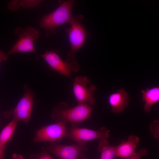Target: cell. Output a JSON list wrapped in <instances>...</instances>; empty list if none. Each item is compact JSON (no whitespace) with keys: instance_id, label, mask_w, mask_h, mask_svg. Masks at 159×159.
I'll list each match as a JSON object with an SVG mask.
<instances>
[{"instance_id":"4","label":"cell","mask_w":159,"mask_h":159,"mask_svg":"<svg viewBox=\"0 0 159 159\" xmlns=\"http://www.w3.org/2000/svg\"><path fill=\"white\" fill-rule=\"evenodd\" d=\"M15 33L19 35V37L6 54L8 57L17 53H36L34 42L37 40L40 34L37 30L32 27H28L25 29L18 27L15 29Z\"/></svg>"},{"instance_id":"1","label":"cell","mask_w":159,"mask_h":159,"mask_svg":"<svg viewBox=\"0 0 159 159\" xmlns=\"http://www.w3.org/2000/svg\"><path fill=\"white\" fill-rule=\"evenodd\" d=\"M93 107L87 103L78 104L70 108L65 102H61L54 106L52 110L51 117L57 122H69L71 127H78L82 122L87 119L91 115Z\"/></svg>"},{"instance_id":"18","label":"cell","mask_w":159,"mask_h":159,"mask_svg":"<svg viewBox=\"0 0 159 159\" xmlns=\"http://www.w3.org/2000/svg\"><path fill=\"white\" fill-rule=\"evenodd\" d=\"M159 120H155L152 122L150 125V130L153 135L155 138L158 139L159 138Z\"/></svg>"},{"instance_id":"12","label":"cell","mask_w":159,"mask_h":159,"mask_svg":"<svg viewBox=\"0 0 159 159\" xmlns=\"http://www.w3.org/2000/svg\"><path fill=\"white\" fill-rule=\"evenodd\" d=\"M129 98L128 93L121 89L110 95L108 101L113 113L119 114L123 111L126 107Z\"/></svg>"},{"instance_id":"16","label":"cell","mask_w":159,"mask_h":159,"mask_svg":"<svg viewBox=\"0 0 159 159\" xmlns=\"http://www.w3.org/2000/svg\"><path fill=\"white\" fill-rule=\"evenodd\" d=\"M20 7L24 9L34 8L39 4L42 1L39 0H18Z\"/></svg>"},{"instance_id":"21","label":"cell","mask_w":159,"mask_h":159,"mask_svg":"<svg viewBox=\"0 0 159 159\" xmlns=\"http://www.w3.org/2000/svg\"><path fill=\"white\" fill-rule=\"evenodd\" d=\"M6 146H4L0 143V159H4V150Z\"/></svg>"},{"instance_id":"8","label":"cell","mask_w":159,"mask_h":159,"mask_svg":"<svg viewBox=\"0 0 159 159\" xmlns=\"http://www.w3.org/2000/svg\"><path fill=\"white\" fill-rule=\"evenodd\" d=\"M90 82L87 76H78L74 79L73 92L79 104H87L88 102L91 105H93L95 103L94 94L97 88L93 85L88 87L87 85Z\"/></svg>"},{"instance_id":"20","label":"cell","mask_w":159,"mask_h":159,"mask_svg":"<svg viewBox=\"0 0 159 159\" xmlns=\"http://www.w3.org/2000/svg\"><path fill=\"white\" fill-rule=\"evenodd\" d=\"M8 9L12 11L17 10L20 8L18 0H13L10 1L8 4Z\"/></svg>"},{"instance_id":"5","label":"cell","mask_w":159,"mask_h":159,"mask_svg":"<svg viewBox=\"0 0 159 159\" xmlns=\"http://www.w3.org/2000/svg\"><path fill=\"white\" fill-rule=\"evenodd\" d=\"M41 56L51 68L70 78L71 72H76L80 69V65L74 58L63 60L54 51H46Z\"/></svg>"},{"instance_id":"17","label":"cell","mask_w":159,"mask_h":159,"mask_svg":"<svg viewBox=\"0 0 159 159\" xmlns=\"http://www.w3.org/2000/svg\"><path fill=\"white\" fill-rule=\"evenodd\" d=\"M31 159H52L47 150L43 147L40 153L35 155L32 154L29 157Z\"/></svg>"},{"instance_id":"2","label":"cell","mask_w":159,"mask_h":159,"mask_svg":"<svg viewBox=\"0 0 159 159\" xmlns=\"http://www.w3.org/2000/svg\"><path fill=\"white\" fill-rule=\"evenodd\" d=\"M74 2L73 0L59 1L60 5L56 10L42 18L40 26L46 31L47 35L55 33L58 26L69 22L72 17V10Z\"/></svg>"},{"instance_id":"14","label":"cell","mask_w":159,"mask_h":159,"mask_svg":"<svg viewBox=\"0 0 159 159\" xmlns=\"http://www.w3.org/2000/svg\"><path fill=\"white\" fill-rule=\"evenodd\" d=\"M19 121L15 119L12 120L0 132V143L6 146V145L11 138Z\"/></svg>"},{"instance_id":"15","label":"cell","mask_w":159,"mask_h":159,"mask_svg":"<svg viewBox=\"0 0 159 159\" xmlns=\"http://www.w3.org/2000/svg\"><path fill=\"white\" fill-rule=\"evenodd\" d=\"M115 148V147L110 145L109 143L98 145L97 149L101 153L100 159H113L116 157Z\"/></svg>"},{"instance_id":"3","label":"cell","mask_w":159,"mask_h":159,"mask_svg":"<svg viewBox=\"0 0 159 159\" xmlns=\"http://www.w3.org/2000/svg\"><path fill=\"white\" fill-rule=\"evenodd\" d=\"M23 89L24 93L16 106L13 109L4 112L3 115L6 119L12 116L13 119L27 123L31 117L34 94L28 85H25Z\"/></svg>"},{"instance_id":"7","label":"cell","mask_w":159,"mask_h":159,"mask_svg":"<svg viewBox=\"0 0 159 159\" xmlns=\"http://www.w3.org/2000/svg\"><path fill=\"white\" fill-rule=\"evenodd\" d=\"M109 132L104 127L97 131L78 127H71L65 137L77 143H87L90 140L95 139H99L100 140H107L110 136Z\"/></svg>"},{"instance_id":"13","label":"cell","mask_w":159,"mask_h":159,"mask_svg":"<svg viewBox=\"0 0 159 159\" xmlns=\"http://www.w3.org/2000/svg\"><path fill=\"white\" fill-rule=\"evenodd\" d=\"M142 100L145 102L144 107L145 111L149 113L151 110L152 106L159 101V87H154L146 90H142Z\"/></svg>"},{"instance_id":"9","label":"cell","mask_w":159,"mask_h":159,"mask_svg":"<svg viewBox=\"0 0 159 159\" xmlns=\"http://www.w3.org/2000/svg\"><path fill=\"white\" fill-rule=\"evenodd\" d=\"M67 123L60 122L44 127L37 130L33 139L34 143L57 141L66 136Z\"/></svg>"},{"instance_id":"22","label":"cell","mask_w":159,"mask_h":159,"mask_svg":"<svg viewBox=\"0 0 159 159\" xmlns=\"http://www.w3.org/2000/svg\"><path fill=\"white\" fill-rule=\"evenodd\" d=\"M8 58V57L6 54L0 50V64L2 61L6 60Z\"/></svg>"},{"instance_id":"23","label":"cell","mask_w":159,"mask_h":159,"mask_svg":"<svg viewBox=\"0 0 159 159\" xmlns=\"http://www.w3.org/2000/svg\"><path fill=\"white\" fill-rule=\"evenodd\" d=\"M12 157L13 159H24L21 155H17L15 153H13L12 154Z\"/></svg>"},{"instance_id":"24","label":"cell","mask_w":159,"mask_h":159,"mask_svg":"<svg viewBox=\"0 0 159 159\" xmlns=\"http://www.w3.org/2000/svg\"><path fill=\"white\" fill-rule=\"evenodd\" d=\"M79 159H87V158L85 154L83 152H82L79 155Z\"/></svg>"},{"instance_id":"11","label":"cell","mask_w":159,"mask_h":159,"mask_svg":"<svg viewBox=\"0 0 159 159\" xmlns=\"http://www.w3.org/2000/svg\"><path fill=\"white\" fill-rule=\"evenodd\" d=\"M139 141V138L135 135H131L129 136L127 140L122 141L118 145L115 147L116 157L126 159L135 154Z\"/></svg>"},{"instance_id":"19","label":"cell","mask_w":159,"mask_h":159,"mask_svg":"<svg viewBox=\"0 0 159 159\" xmlns=\"http://www.w3.org/2000/svg\"><path fill=\"white\" fill-rule=\"evenodd\" d=\"M148 154V150L144 148L139 150L135 154L126 159H140L142 156L146 155Z\"/></svg>"},{"instance_id":"6","label":"cell","mask_w":159,"mask_h":159,"mask_svg":"<svg viewBox=\"0 0 159 159\" xmlns=\"http://www.w3.org/2000/svg\"><path fill=\"white\" fill-rule=\"evenodd\" d=\"M84 17L82 15L72 16L69 23L71 26L67 30L71 44V49L67 54L69 58H74L75 53L84 44L87 33L82 24Z\"/></svg>"},{"instance_id":"10","label":"cell","mask_w":159,"mask_h":159,"mask_svg":"<svg viewBox=\"0 0 159 159\" xmlns=\"http://www.w3.org/2000/svg\"><path fill=\"white\" fill-rule=\"evenodd\" d=\"M87 143L62 145L58 142H50L47 149L59 159H79L83 151L87 150Z\"/></svg>"}]
</instances>
